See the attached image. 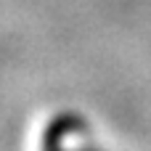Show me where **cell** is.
Wrapping results in <instances>:
<instances>
[{
    "label": "cell",
    "mask_w": 151,
    "mask_h": 151,
    "mask_svg": "<svg viewBox=\"0 0 151 151\" xmlns=\"http://www.w3.org/2000/svg\"><path fill=\"white\" fill-rule=\"evenodd\" d=\"M40 151H109L96 135L90 119L74 109L48 117L40 133Z\"/></svg>",
    "instance_id": "cell-1"
}]
</instances>
